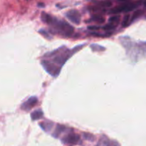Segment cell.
I'll list each match as a JSON object with an SVG mask.
<instances>
[{"mask_svg": "<svg viewBox=\"0 0 146 146\" xmlns=\"http://www.w3.org/2000/svg\"><path fill=\"white\" fill-rule=\"evenodd\" d=\"M41 19L42 22L51 27L50 32L52 34H58L64 37H71L74 33V27L68 22L62 19L51 16L46 12H41Z\"/></svg>", "mask_w": 146, "mask_h": 146, "instance_id": "1", "label": "cell"}, {"mask_svg": "<svg viewBox=\"0 0 146 146\" xmlns=\"http://www.w3.org/2000/svg\"><path fill=\"white\" fill-rule=\"evenodd\" d=\"M116 26H117V25H114V24H112L109 23V24H106L103 25V26L101 27V29H103V30H104V31H106V32H110V31L114 30V29L116 28Z\"/></svg>", "mask_w": 146, "mask_h": 146, "instance_id": "17", "label": "cell"}, {"mask_svg": "<svg viewBox=\"0 0 146 146\" xmlns=\"http://www.w3.org/2000/svg\"><path fill=\"white\" fill-rule=\"evenodd\" d=\"M61 142L65 145H78L81 142L79 135L73 131H68L64 137L61 138Z\"/></svg>", "mask_w": 146, "mask_h": 146, "instance_id": "5", "label": "cell"}, {"mask_svg": "<svg viewBox=\"0 0 146 146\" xmlns=\"http://www.w3.org/2000/svg\"><path fill=\"white\" fill-rule=\"evenodd\" d=\"M91 20L99 24L104 23L106 22V19H105V18L101 14H93L91 16Z\"/></svg>", "mask_w": 146, "mask_h": 146, "instance_id": "14", "label": "cell"}, {"mask_svg": "<svg viewBox=\"0 0 146 146\" xmlns=\"http://www.w3.org/2000/svg\"><path fill=\"white\" fill-rule=\"evenodd\" d=\"M130 14L125 15L124 17H123V22H122V26L123 27H127V26H128L130 25Z\"/></svg>", "mask_w": 146, "mask_h": 146, "instance_id": "19", "label": "cell"}, {"mask_svg": "<svg viewBox=\"0 0 146 146\" xmlns=\"http://www.w3.org/2000/svg\"><path fill=\"white\" fill-rule=\"evenodd\" d=\"M90 47L93 51H103L106 50V48L103 47V46H100L99 44H94V43L91 44Z\"/></svg>", "mask_w": 146, "mask_h": 146, "instance_id": "18", "label": "cell"}, {"mask_svg": "<svg viewBox=\"0 0 146 146\" xmlns=\"http://www.w3.org/2000/svg\"><path fill=\"white\" fill-rule=\"evenodd\" d=\"M67 130H68V128L66 126H64V125L57 124V126H56L55 130H54V131L53 132V133L51 135H52V136L54 137L59 138L62 133H67L68 132Z\"/></svg>", "mask_w": 146, "mask_h": 146, "instance_id": "8", "label": "cell"}, {"mask_svg": "<svg viewBox=\"0 0 146 146\" xmlns=\"http://www.w3.org/2000/svg\"><path fill=\"white\" fill-rule=\"evenodd\" d=\"M43 113L42 111V110H41V109H38V110H34V111H33L31 113V118H32V120L33 121L41 119L43 118Z\"/></svg>", "mask_w": 146, "mask_h": 146, "instance_id": "10", "label": "cell"}, {"mask_svg": "<svg viewBox=\"0 0 146 146\" xmlns=\"http://www.w3.org/2000/svg\"><path fill=\"white\" fill-rule=\"evenodd\" d=\"M110 142V139L108 137V136L103 135L99 139V142L97 143L96 146H108Z\"/></svg>", "mask_w": 146, "mask_h": 146, "instance_id": "12", "label": "cell"}, {"mask_svg": "<svg viewBox=\"0 0 146 146\" xmlns=\"http://www.w3.org/2000/svg\"><path fill=\"white\" fill-rule=\"evenodd\" d=\"M39 126L43 131L46 133H49L54 128V123L51 120H46V121H42L39 123Z\"/></svg>", "mask_w": 146, "mask_h": 146, "instance_id": "9", "label": "cell"}, {"mask_svg": "<svg viewBox=\"0 0 146 146\" xmlns=\"http://www.w3.org/2000/svg\"><path fill=\"white\" fill-rule=\"evenodd\" d=\"M67 19L75 24H79L81 23V16L80 12L77 9H71L66 13Z\"/></svg>", "mask_w": 146, "mask_h": 146, "instance_id": "6", "label": "cell"}, {"mask_svg": "<svg viewBox=\"0 0 146 146\" xmlns=\"http://www.w3.org/2000/svg\"><path fill=\"white\" fill-rule=\"evenodd\" d=\"M83 137L85 140H88V141L91 142H94L95 140V136L94 135H93L92 133H83Z\"/></svg>", "mask_w": 146, "mask_h": 146, "instance_id": "16", "label": "cell"}, {"mask_svg": "<svg viewBox=\"0 0 146 146\" xmlns=\"http://www.w3.org/2000/svg\"><path fill=\"white\" fill-rule=\"evenodd\" d=\"M41 64L43 66V68H44L45 71L53 77L58 76L61 70V68H59L57 66H56L55 64H52V63L46 59L41 60Z\"/></svg>", "mask_w": 146, "mask_h": 146, "instance_id": "4", "label": "cell"}, {"mask_svg": "<svg viewBox=\"0 0 146 146\" xmlns=\"http://www.w3.org/2000/svg\"><path fill=\"white\" fill-rule=\"evenodd\" d=\"M85 45L84 44L78 45L73 48L72 49H69L65 46H61L58 48L57 49L49 52L43 56V59H46L49 61L52 64H55L58 67L61 68V67L65 64V63L76 52L81 50L83 47Z\"/></svg>", "mask_w": 146, "mask_h": 146, "instance_id": "2", "label": "cell"}, {"mask_svg": "<svg viewBox=\"0 0 146 146\" xmlns=\"http://www.w3.org/2000/svg\"><path fill=\"white\" fill-rule=\"evenodd\" d=\"M108 146H120V143L117 141V140H110V142H109V144Z\"/></svg>", "mask_w": 146, "mask_h": 146, "instance_id": "21", "label": "cell"}, {"mask_svg": "<svg viewBox=\"0 0 146 146\" xmlns=\"http://www.w3.org/2000/svg\"><path fill=\"white\" fill-rule=\"evenodd\" d=\"M120 20V15H114V16H110L109 19V22L110 24H112L117 25V24H118V22Z\"/></svg>", "mask_w": 146, "mask_h": 146, "instance_id": "15", "label": "cell"}, {"mask_svg": "<svg viewBox=\"0 0 146 146\" xmlns=\"http://www.w3.org/2000/svg\"><path fill=\"white\" fill-rule=\"evenodd\" d=\"M37 6L39 7H44L45 5L43 3H38Z\"/></svg>", "mask_w": 146, "mask_h": 146, "instance_id": "23", "label": "cell"}, {"mask_svg": "<svg viewBox=\"0 0 146 146\" xmlns=\"http://www.w3.org/2000/svg\"><path fill=\"white\" fill-rule=\"evenodd\" d=\"M38 103V98L36 96H31L21 106V109L24 111H29L32 108L34 107Z\"/></svg>", "mask_w": 146, "mask_h": 146, "instance_id": "7", "label": "cell"}, {"mask_svg": "<svg viewBox=\"0 0 146 146\" xmlns=\"http://www.w3.org/2000/svg\"><path fill=\"white\" fill-rule=\"evenodd\" d=\"M94 4H95V5L101 8H106V7H110L113 5V3L112 2H110V1H101V2H95V1H93Z\"/></svg>", "mask_w": 146, "mask_h": 146, "instance_id": "13", "label": "cell"}, {"mask_svg": "<svg viewBox=\"0 0 146 146\" xmlns=\"http://www.w3.org/2000/svg\"><path fill=\"white\" fill-rule=\"evenodd\" d=\"M143 14H144V11L142 10V9H137V10H135L134 12H133V14H132L131 17L130 18V24L133 22L134 21H135L136 19H138L139 17H140Z\"/></svg>", "mask_w": 146, "mask_h": 146, "instance_id": "11", "label": "cell"}, {"mask_svg": "<svg viewBox=\"0 0 146 146\" xmlns=\"http://www.w3.org/2000/svg\"><path fill=\"white\" fill-rule=\"evenodd\" d=\"M88 29L89 30H93V31H97L101 29V26H88Z\"/></svg>", "mask_w": 146, "mask_h": 146, "instance_id": "22", "label": "cell"}, {"mask_svg": "<svg viewBox=\"0 0 146 146\" xmlns=\"http://www.w3.org/2000/svg\"><path fill=\"white\" fill-rule=\"evenodd\" d=\"M120 41L126 49L127 55L130 57L133 61H135V59L137 58V54H136V51H137L139 54H141L142 48H145V45L140 46V44H136L134 42L131 41L130 38L128 36H122L120 37Z\"/></svg>", "mask_w": 146, "mask_h": 146, "instance_id": "3", "label": "cell"}, {"mask_svg": "<svg viewBox=\"0 0 146 146\" xmlns=\"http://www.w3.org/2000/svg\"><path fill=\"white\" fill-rule=\"evenodd\" d=\"M39 33L41 34L42 35V36H43V37H45L46 38V39H52V36H51V35H50V34L49 33H48L47 32H46V30H44V29H40V30L39 31Z\"/></svg>", "mask_w": 146, "mask_h": 146, "instance_id": "20", "label": "cell"}]
</instances>
